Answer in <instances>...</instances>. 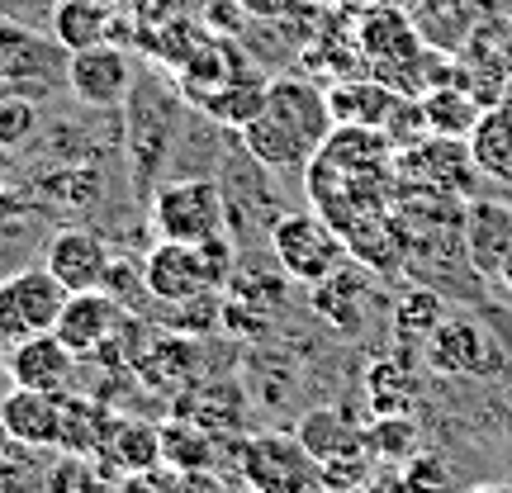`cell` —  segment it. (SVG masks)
I'll list each match as a JSON object with an SVG mask.
<instances>
[{"instance_id":"obj_27","label":"cell","mask_w":512,"mask_h":493,"mask_svg":"<svg viewBox=\"0 0 512 493\" xmlns=\"http://www.w3.org/2000/svg\"><path fill=\"white\" fill-rule=\"evenodd\" d=\"M361 299H366V275L356 271V261H347L337 275H328L323 285H313V304L318 313L337 323V328H356L361 323Z\"/></svg>"},{"instance_id":"obj_10","label":"cell","mask_w":512,"mask_h":493,"mask_svg":"<svg viewBox=\"0 0 512 493\" xmlns=\"http://www.w3.org/2000/svg\"><path fill=\"white\" fill-rule=\"evenodd\" d=\"M133 76L138 72L119 43H100V48L67 57V91L91 110H119L133 95Z\"/></svg>"},{"instance_id":"obj_32","label":"cell","mask_w":512,"mask_h":493,"mask_svg":"<svg viewBox=\"0 0 512 493\" xmlns=\"http://www.w3.org/2000/svg\"><path fill=\"white\" fill-rule=\"evenodd\" d=\"M399 484L408 493H456V475H451V465L432 451H418L413 460H403L399 465Z\"/></svg>"},{"instance_id":"obj_13","label":"cell","mask_w":512,"mask_h":493,"mask_svg":"<svg viewBox=\"0 0 512 493\" xmlns=\"http://www.w3.org/2000/svg\"><path fill=\"white\" fill-rule=\"evenodd\" d=\"M43 266L62 280V290L67 294L105 290V280H110V271H114L105 238H95V233H86V228H57L53 238H48Z\"/></svg>"},{"instance_id":"obj_9","label":"cell","mask_w":512,"mask_h":493,"mask_svg":"<svg viewBox=\"0 0 512 493\" xmlns=\"http://www.w3.org/2000/svg\"><path fill=\"white\" fill-rule=\"evenodd\" d=\"M356 53H361V62H366L370 72H380L375 81L394 86V91H399L403 72L413 76L422 62H427L418 29L403 19V10H389V5L370 10V15L361 19V29H356Z\"/></svg>"},{"instance_id":"obj_33","label":"cell","mask_w":512,"mask_h":493,"mask_svg":"<svg viewBox=\"0 0 512 493\" xmlns=\"http://www.w3.org/2000/svg\"><path fill=\"white\" fill-rule=\"evenodd\" d=\"M370 475H375V460L370 456L328 460L323 465V493H366Z\"/></svg>"},{"instance_id":"obj_20","label":"cell","mask_w":512,"mask_h":493,"mask_svg":"<svg viewBox=\"0 0 512 493\" xmlns=\"http://www.w3.org/2000/svg\"><path fill=\"white\" fill-rule=\"evenodd\" d=\"M470 157H475L479 176L489 185L512 190V105H489L479 114L475 133H470Z\"/></svg>"},{"instance_id":"obj_28","label":"cell","mask_w":512,"mask_h":493,"mask_svg":"<svg viewBox=\"0 0 512 493\" xmlns=\"http://www.w3.org/2000/svg\"><path fill=\"white\" fill-rule=\"evenodd\" d=\"M366 451L375 465H403V460L418 456V422H413V413L366 422Z\"/></svg>"},{"instance_id":"obj_26","label":"cell","mask_w":512,"mask_h":493,"mask_svg":"<svg viewBox=\"0 0 512 493\" xmlns=\"http://www.w3.org/2000/svg\"><path fill=\"white\" fill-rule=\"evenodd\" d=\"M214 432H204L195 418H176L162 422V465H171L176 475H190V470H209L214 465Z\"/></svg>"},{"instance_id":"obj_15","label":"cell","mask_w":512,"mask_h":493,"mask_svg":"<svg viewBox=\"0 0 512 493\" xmlns=\"http://www.w3.org/2000/svg\"><path fill=\"white\" fill-rule=\"evenodd\" d=\"M62 57L67 53L48 34H38L29 24H15V19H0V81L5 86H15V81L53 86L57 76L67 81V62Z\"/></svg>"},{"instance_id":"obj_36","label":"cell","mask_w":512,"mask_h":493,"mask_svg":"<svg viewBox=\"0 0 512 493\" xmlns=\"http://www.w3.org/2000/svg\"><path fill=\"white\" fill-rule=\"evenodd\" d=\"M62 0H0V19H15V24H29V29H48V19Z\"/></svg>"},{"instance_id":"obj_44","label":"cell","mask_w":512,"mask_h":493,"mask_svg":"<svg viewBox=\"0 0 512 493\" xmlns=\"http://www.w3.org/2000/svg\"><path fill=\"white\" fill-rule=\"evenodd\" d=\"M5 370H10V347L0 342V375H5Z\"/></svg>"},{"instance_id":"obj_6","label":"cell","mask_w":512,"mask_h":493,"mask_svg":"<svg viewBox=\"0 0 512 493\" xmlns=\"http://www.w3.org/2000/svg\"><path fill=\"white\" fill-rule=\"evenodd\" d=\"M394 176L403 185H422V190H437L451 200H475L479 181H484L475 157H470V143L465 138H437V133L403 147L394 157Z\"/></svg>"},{"instance_id":"obj_21","label":"cell","mask_w":512,"mask_h":493,"mask_svg":"<svg viewBox=\"0 0 512 493\" xmlns=\"http://www.w3.org/2000/svg\"><path fill=\"white\" fill-rule=\"evenodd\" d=\"M394 86H384L375 76H356V81H337L328 86V105H332V119L337 124H366V128H384L389 114L399 105Z\"/></svg>"},{"instance_id":"obj_5","label":"cell","mask_w":512,"mask_h":493,"mask_svg":"<svg viewBox=\"0 0 512 493\" xmlns=\"http://www.w3.org/2000/svg\"><path fill=\"white\" fill-rule=\"evenodd\" d=\"M242 484L252 493H323V465L294 432H256L242 441Z\"/></svg>"},{"instance_id":"obj_38","label":"cell","mask_w":512,"mask_h":493,"mask_svg":"<svg viewBox=\"0 0 512 493\" xmlns=\"http://www.w3.org/2000/svg\"><path fill=\"white\" fill-rule=\"evenodd\" d=\"M181 493H223V484L214 479V470H190L181 475Z\"/></svg>"},{"instance_id":"obj_29","label":"cell","mask_w":512,"mask_h":493,"mask_svg":"<svg viewBox=\"0 0 512 493\" xmlns=\"http://www.w3.org/2000/svg\"><path fill=\"white\" fill-rule=\"evenodd\" d=\"M441 318H446V299L437 290H427V285L408 290L394 304V332H399V342H413V347H422L441 328Z\"/></svg>"},{"instance_id":"obj_16","label":"cell","mask_w":512,"mask_h":493,"mask_svg":"<svg viewBox=\"0 0 512 493\" xmlns=\"http://www.w3.org/2000/svg\"><path fill=\"white\" fill-rule=\"evenodd\" d=\"M62 403L67 394H38V389H10L0 399V418L19 446L62 451Z\"/></svg>"},{"instance_id":"obj_7","label":"cell","mask_w":512,"mask_h":493,"mask_svg":"<svg viewBox=\"0 0 512 493\" xmlns=\"http://www.w3.org/2000/svg\"><path fill=\"white\" fill-rule=\"evenodd\" d=\"M67 290L48 266H24V271L0 280V342L15 347L34 332H53L62 318Z\"/></svg>"},{"instance_id":"obj_24","label":"cell","mask_w":512,"mask_h":493,"mask_svg":"<svg viewBox=\"0 0 512 493\" xmlns=\"http://www.w3.org/2000/svg\"><path fill=\"white\" fill-rule=\"evenodd\" d=\"M479 114H484V105L465 86H437V91L422 95V119H427V133H437V138H465L470 143Z\"/></svg>"},{"instance_id":"obj_11","label":"cell","mask_w":512,"mask_h":493,"mask_svg":"<svg viewBox=\"0 0 512 493\" xmlns=\"http://www.w3.org/2000/svg\"><path fill=\"white\" fill-rule=\"evenodd\" d=\"M460 238H465V261L479 280H494L508 261L512 247V200L503 195H475L465 200V219H460Z\"/></svg>"},{"instance_id":"obj_22","label":"cell","mask_w":512,"mask_h":493,"mask_svg":"<svg viewBox=\"0 0 512 493\" xmlns=\"http://www.w3.org/2000/svg\"><path fill=\"white\" fill-rule=\"evenodd\" d=\"M105 465L114 475H143V470H157L162 465V422L147 418H124L110 427V441H105Z\"/></svg>"},{"instance_id":"obj_2","label":"cell","mask_w":512,"mask_h":493,"mask_svg":"<svg viewBox=\"0 0 512 493\" xmlns=\"http://www.w3.org/2000/svg\"><path fill=\"white\" fill-rule=\"evenodd\" d=\"M422 361L441 380H503L512 366L508 347L479 323L475 313H446L441 328L422 342Z\"/></svg>"},{"instance_id":"obj_12","label":"cell","mask_w":512,"mask_h":493,"mask_svg":"<svg viewBox=\"0 0 512 493\" xmlns=\"http://www.w3.org/2000/svg\"><path fill=\"white\" fill-rule=\"evenodd\" d=\"M119 328H124V304L110 290H81V294H67L53 332L62 337V347L72 351V356L86 361V356H100V347Z\"/></svg>"},{"instance_id":"obj_39","label":"cell","mask_w":512,"mask_h":493,"mask_svg":"<svg viewBox=\"0 0 512 493\" xmlns=\"http://www.w3.org/2000/svg\"><path fill=\"white\" fill-rule=\"evenodd\" d=\"M498 290L512 299V247H508V261H503V271H498Z\"/></svg>"},{"instance_id":"obj_42","label":"cell","mask_w":512,"mask_h":493,"mask_svg":"<svg viewBox=\"0 0 512 493\" xmlns=\"http://www.w3.org/2000/svg\"><path fill=\"white\" fill-rule=\"evenodd\" d=\"M10 446H15V437H10V427H5V418H0V456H5Z\"/></svg>"},{"instance_id":"obj_18","label":"cell","mask_w":512,"mask_h":493,"mask_svg":"<svg viewBox=\"0 0 512 493\" xmlns=\"http://www.w3.org/2000/svg\"><path fill=\"white\" fill-rule=\"evenodd\" d=\"M119 10H110L105 0H62L48 19V38H53L62 53H86V48H100V43H114L119 34Z\"/></svg>"},{"instance_id":"obj_14","label":"cell","mask_w":512,"mask_h":493,"mask_svg":"<svg viewBox=\"0 0 512 493\" xmlns=\"http://www.w3.org/2000/svg\"><path fill=\"white\" fill-rule=\"evenodd\" d=\"M76 366L81 356L62 347L57 332H34L10 347V380L15 389H38V394H72V380H76Z\"/></svg>"},{"instance_id":"obj_1","label":"cell","mask_w":512,"mask_h":493,"mask_svg":"<svg viewBox=\"0 0 512 493\" xmlns=\"http://www.w3.org/2000/svg\"><path fill=\"white\" fill-rule=\"evenodd\" d=\"M271 252L275 266L299 280V285H323L328 275H337L351 261L347 238L332 228L318 209H294V214H280L271 228Z\"/></svg>"},{"instance_id":"obj_4","label":"cell","mask_w":512,"mask_h":493,"mask_svg":"<svg viewBox=\"0 0 512 493\" xmlns=\"http://www.w3.org/2000/svg\"><path fill=\"white\" fill-rule=\"evenodd\" d=\"M152 228L162 242H214L228 228V204L223 190L204 176H185V181H162L152 190Z\"/></svg>"},{"instance_id":"obj_43","label":"cell","mask_w":512,"mask_h":493,"mask_svg":"<svg viewBox=\"0 0 512 493\" xmlns=\"http://www.w3.org/2000/svg\"><path fill=\"white\" fill-rule=\"evenodd\" d=\"M110 10H138V0H105Z\"/></svg>"},{"instance_id":"obj_40","label":"cell","mask_w":512,"mask_h":493,"mask_svg":"<svg viewBox=\"0 0 512 493\" xmlns=\"http://www.w3.org/2000/svg\"><path fill=\"white\" fill-rule=\"evenodd\" d=\"M10 162H15V147L0 143V185H5V176H10Z\"/></svg>"},{"instance_id":"obj_31","label":"cell","mask_w":512,"mask_h":493,"mask_svg":"<svg viewBox=\"0 0 512 493\" xmlns=\"http://www.w3.org/2000/svg\"><path fill=\"white\" fill-rule=\"evenodd\" d=\"M370 408H375V418H394V413H408L413 408V394H418V384L408 380V370L399 361H380V366L370 370Z\"/></svg>"},{"instance_id":"obj_30","label":"cell","mask_w":512,"mask_h":493,"mask_svg":"<svg viewBox=\"0 0 512 493\" xmlns=\"http://www.w3.org/2000/svg\"><path fill=\"white\" fill-rule=\"evenodd\" d=\"M119 484H110V475L100 470V456H76V451H62V456L48 465V484L43 493H114Z\"/></svg>"},{"instance_id":"obj_23","label":"cell","mask_w":512,"mask_h":493,"mask_svg":"<svg viewBox=\"0 0 512 493\" xmlns=\"http://www.w3.org/2000/svg\"><path fill=\"white\" fill-rule=\"evenodd\" d=\"M238 138H242V147H247V157H252L256 166L275 171V176H290V171H309V162H313L309 152L294 143L290 133L275 124V119H271L266 110L256 114L252 124H247V128L238 133Z\"/></svg>"},{"instance_id":"obj_3","label":"cell","mask_w":512,"mask_h":493,"mask_svg":"<svg viewBox=\"0 0 512 493\" xmlns=\"http://www.w3.org/2000/svg\"><path fill=\"white\" fill-rule=\"evenodd\" d=\"M228 275L223 238L214 242H157L143 261V290L162 304H190L200 294H214Z\"/></svg>"},{"instance_id":"obj_8","label":"cell","mask_w":512,"mask_h":493,"mask_svg":"<svg viewBox=\"0 0 512 493\" xmlns=\"http://www.w3.org/2000/svg\"><path fill=\"white\" fill-rule=\"evenodd\" d=\"M266 114H271L275 124L285 128L309 157L323 152V143H328L332 128H337L332 105H328V91H323L318 81H309V76H299V72L271 76V86H266Z\"/></svg>"},{"instance_id":"obj_35","label":"cell","mask_w":512,"mask_h":493,"mask_svg":"<svg viewBox=\"0 0 512 493\" xmlns=\"http://www.w3.org/2000/svg\"><path fill=\"white\" fill-rule=\"evenodd\" d=\"M114 493H181V475L171 465H157V470H143V475H119Z\"/></svg>"},{"instance_id":"obj_19","label":"cell","mask_w":512,"mask_h":493,"mask_svg":"<svg viewBox=\"0 0 512 493\" xmlns=\"http://www.w3.org/2000/svg\"><path fill=\"white\" fill-rule=\"evenodd\" d=\"M128 100H133V171H138L143 185H157L166 147L176 138V105L162 100V105L152 110L147 95H128Z\"/></svg>"},{"instance_id":"obj_41","label":"cell","mask_w":512,"mask_h":493,"mask_svg":"<svg viewBox=\"0 0 512 493\" xmlns=\"http://www.w3.org/2000/svg\"><path fill=\"white\" fill-rule=\"evenodd\" d=\"M465 493H512V484H475V489H465Z\"/></svg>"},{"instance_id":"obj_25","label":"cell","mask_w":512,"mask_h":493,"mask_svg":"<svg viewBox=\"0 0 512 493\" xmlns=\"http://www.w3.org/2000/svg\"><path fill=\"white\" fill-rule=\"evenodd\" d=\"M266 76L261 72H238L228 86H219V91L204 100V114L214 119V124H228V128H247L256 119V114L266 110Z\"/></svg>"},{"instance_id":"obj_17","label":"cell","mask_w":512,"mask_h":493,"mask_svg":"<svg viewBox=\"0 0 512 493\" xmlns=\"http://www.w3.org/2000/svg\"><path fill=\"white\" fill-rule=\"evenodd\" d=\"M294 437L304 441V451H309L318 465L347 460V456H370L366 422L351 418L347 408H309V413L299 418V427H294Z\"/></svg>"},{"instance_id":"obj_37","label":"cell","mask_w":512,"mask_h":493,"mask_svg":"<svg viewBox=\"0 0 512 493\" xmlns=\"http://www.w3.org/2000/svg\"><path fill=\"white\" fill-rule=\"evenodd\" d=\"M247 19H275V15H290L294 5H304V0H238Z\"/></svg>"},{"instance_id":"obj_34","label":"cell","mask_w":512,"mask_h":493,"mask_svg":"<svg viewBox=\"0 0 512 493\" xmlns=\"http://www.w3.org/2000/svg\"><path fill=\"white\" fill-rule=\"evenodd\" d=\"M38 128V110H34V100H0V143L5 147H19L29 133Z\"/></svg>"}]
</instances>
